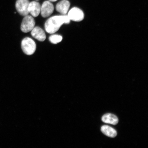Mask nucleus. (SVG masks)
I'll list each match as a JSON object with an SVG mask.
<instances>
[{
	"label": "nucleus",
	"instance_id": "1",
	"mask_svg": "<svg viewBox=\"0 0 148 148\" xmlns=\"http://www.w3.org/2000/svg\"><path fill=\"white\" fill-rule=\"evenodd\" d=\"M70 21L68 15L53 16L46 21L45 24V30L49 34H53L57 32L63 24H69Z\"/></svg>",
	"mask_w": 148,
	"mask_h": 148
},
{
	"label": "nucleus",
	"instance_id": "2",
	"mask_svg": "<svg viewBox=\"0 0 148 148\" xmlns=\"http://www.w3.org/2000/svg\"><path fill=\"white\" fill-rule=\"evenodd\" d=\"M21 48L25 54L31 55L33 54L36 51V44L32 38H26L22 40Z\"/></svg>",
	"mask_w": 148,
	"mask_h": 148
},
{
	"label": "nucleus",
	"instance_id": "3",
	"mask_svg": "<svg viewBox=\"0 0 148 148\" xmlns=\"http://www.w3.org/2000/svg\"><path fill=\"white\" fill-rule=\"evenodd\" d=\"M35 21L32 16L27 15L25 16L22 21L21 25L22 31L24 33H27L32 31L35 27Z\"/></svg>",
	"mask_w": 148,
	"mask_h": 148
},
{
	"label": "nucleus",
	"instance_id": "4",
	"mask_svg": "<svg viewBox=\"0 0 148 148\" xmlns=\"http://www.w3.org/2000/svg\"><path fill=\"white\" fill-rule=\"evenodd\" d=\"M68 16L70 20L75 22L82 21L84 18V13L82 10L75 7L70 9Z\"/></svg>",
	"mask_w": 148,
	"mask_h": 148
},
{
	"label": "nucleus",
	"instance_id": "5",
	"mask_svg": "<svg viewBox=\"0 0 148 148\" xmlns=\"http://www.w3.org/2000/svg\"><path fill=\"white\" fill-rule=\"evenodd\" d=\"M29 3V0H17L16 7L18 13L24 16L27 15L29 14L28 7Z\"/></svg>",
	"mask_w": 148,
	"mask_h": 148
},
{
	"label": "nucleus",
	"instance_id": "6",
	"mask_svg": "<svg viewBox=\"0 0 148 148\" xmlns=\"http://www.w3.org/2000/svg\"><path fill=\"white\" fill-rule=\"evenodd\" d=\"M54 7L51 2L44 1L41 6L40 13L42 17L47 18L51 15L54 11Z\"/></svg>",
	"mask_w": 148,
	"mask_h": 148
},
{
	"label": "nucleus",
	"instance_id": "7",
	"mask_svg": "<svg viewBox=\"0 0 148 148\" xmlns=\"http://www.w3.org/2000/svg\"><path fill=\"white\" fill-rule=\"evenodd\" d=\"M31 34L33 38L40 42H43L46 38L45 32L41 28L36 27H34L31 31Z\"/></svg>",
	"mask_w": 148,
	"mask_h": 148
},
{
	"label": "nucleus",
	"instance_id": "8",
	"mask_svg": "<svg viewBox=\"0 0 148 148\" xmlns=\"http://www.w3.org/2000/svg\"><path fill=\"white\" fill-rule=\"evenodd\" d=\"M41 9V5L40 3L36 1L29 3L28 7V12L34 17L38 16L40 14Z\"/></svg>",
	"mask_w": 148,
	"mask_h": 148
},
{
	"label": "nucleus",
	"instance_id": "9",
	"mask_svg": "<svg viewBox=\"0 0 148 148\" xmlns=\"http://www.w3.org/2000/svg\"><path fill=\"white\" fill-rule=\"evenodd\" d=\"M70 5L69 1L67 0H62L57 3L56 8L57 12L64 15L67 14Z\"/></svg>",
	"mask_w": 148,
	"mask_h": 148
},
{
	"label": "nucleus",
	"instance_id": "10",
	"mask_svg": "<svg viewBox=\"0 0 148 148\" xmlns=\"http://www.w3.org/2000/svg\"><path fill=\"white\" fill-rule=\"evenodd\" d=\"M101 120L103 123L115 125L118 123L117 116L112 114H106L102 117Z\"/></svg>",
	"mask_w": 148,
	"mask_h": 148
},
{
	"label": "nucleus",
	"instance_id": "11",
	"mask_svg": "<svg viewBox=\"0 0 148 148\" xmlns=\"http://www.w3.org/2000/svg\"><path fill=\"white\" fill-rule=\"evenodd\" d=\"M101 132L109 137L114 138L117 135V132L115 129L108 125H103L101 128Z\"/></svg>",
	"mask_w": 148,
	"mask_h": 148
},
{
	"label": "nucleus",
	"instance_id": "12",
	"mask_svg": "<svg viewBox=\"0 0 148 148\" xmlns=\"http://www.w3.org/2000/svg\"><path fill=\"white\" fill-rule=\"evenodd\" d=\"M49 40L52 43L57 44L62 41V37L60 35L54 34L49 37Z\"/></svg>",
	"mask_w": 148,
	"mask_h": 148
},
{
	"label": "nucleus",
	"instance_id": "13",
	"mask_svg": "<svg viewBox=\"0 0 148 148\" xmlns=\"http://www.w3.org/2000/svg\"><path fill=\"white\" fill-rule=\"evenodd\" d=\"M49 1L52 2H55L57 1V0H49Z\"/></svg>",
	"mask_w": 148,
	"mask_h": 148
},
{
	"label": "nucleus",
	"instance_id": "14",
	"mask_svg": "<svg viewBox=\"0 0 148 148\" xmlns=\"http://www.w3.org/2000/svg\"><path fill=\"white\" fill-rule=\"evenodd\" d=\"M36 1H39V0H36Z\"/></svg>",
	"mask_w": 148,
	"mask_h": 148
}]
</instances>
